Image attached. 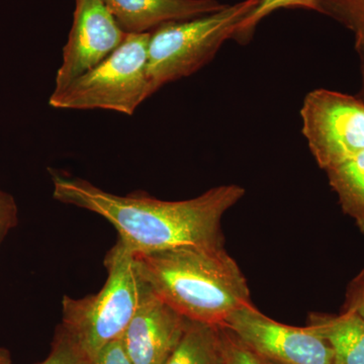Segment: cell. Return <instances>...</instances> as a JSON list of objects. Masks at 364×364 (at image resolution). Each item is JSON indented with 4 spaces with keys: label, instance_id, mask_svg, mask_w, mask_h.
Listing matches in <instances>:
<instances>
[{
    "label": "cell",
    "instance_id": "obj_13",
    "mask_svg": "<svg viewBox=\"0 0 364 364\" xmlns=\"http://www.w3.org/2000/svg\"><path fill=\"white\" fill-rule=\"evenodd\" d=\"M326 173L342 210L364 233V150Z\"/></svg>",
    "mask_w": 364,
    "mask_h": 364
},
{
    "label": "cell",
    "instance_id": "obj_10",
    "mask_svg": "<svg viewBox=\"0 0 364 364\" xmlns=\"http://www.w3.org/2000/svg\"><path fill=\"white\" fill-rule=\"evenodd\" d=\"M127 33H151L170 21H188L221 11L217 0H102Z\"/></svg>",
    "mask_w": 364,
    "mask_h": 364
},
{
    "label": "cell",
    "instance_id": "obj_8",
    "mask_svg": "<svg viewBox=\"0 0 364 364\" xmlns=\"http://www.w3.org/2000/svg\"><path fill=\"white\" fill-rule=\"evenodd\" d=\"M127 35L102 0H76L73 25L54 90H62L102 63L122 45Z\"/></svg>",
    "mask_w": 364,
    "mask_h": 364
},
{
    "label": "cell",
    "instance_id": "obj_21",
    "mask_svg": "<svg viewBox=\"0 0 364 364\" xmlns=\"http://www.w3.org/2000/svg\"><path fill=\"white\" fill-rule=\"evenodd\" d=\"M261 361H262V363H263V364H273V363H268V361L262 360V359H261Z\"/></svg>",
    "mask_w": 364,
    "mask_h": 364
},
{
    "label": "cell",
    "instance_id": "obj_5",
    "mask_svg": "<svg viewBox=\"0 0 364 364\" xmlns=\"http://www.w3.org/2000/svg\"><path fill=\"white\" fill-rule=\"evenodd\" d=\"M151 33H128L102 63L62 90L49 105L61 109H107L132 116L151 97L147 75Z\"/></svg>",
    "mask_w": 364,
    "mask_h": 364
},
{
    "label": "cell",
    "instance_id": "obj_9",
    "mask_svg": "<svg viewBox=\"0 0 364 364\" xmlns=\"http://www.w3.org/2000/svg\"><path fill=\"white\" fill-rule=\"evenodd\" d=\"M188 324V318L151 291L121 339L134 364H164Z\"/></svg>",
    "mask_w": 364,
    "mask_h": 364
},
{
    "label": "cell",
    "instance_id": "obj_15",
    "mask_svg": "<svg viewBox=\"0 0 364 364\" xmlns=\"http://www.w3.org/2000/svg\"><path fill=\"white\" fill-rule=\"evenodd\" d=\"M38 364H93V360L59 325L55 332L49 355Z\"/></svg>",
    "mask_w": 364,
    "mask_h": 364
},
{
    "label": "cell",
    "instance_id": "obj_1",
    "mask_svg": "<svg viewBox=\"0 0 364 364\" xmlns=\"http://www.w3.org/2000/svg\"><path fill=\"white\" fill-rule=\"evenodd\" d=\"M55 200L111 223L133 254L186 246H222V219L245 196L237 184L215 186L191 200H158L144 191L117 196L85 179L49 169Z\"/></svg>",
    "mask_w": 364,
    "mask_h": 364
},
{
    "label": "cell",
    "instance_id": "obj_2",
    "mask_svg": "<svg viewBox=\"0 0 364 364\" xmlns=\"http://www.w3.org/2000/svg\"><path fill=\"white\" fill-rule=\"evenodd\" d=\"M151 291L193 322L222 326L252 304L248 282L225 246H186L136 254Z\"/></svg>",
    "mask_w": 364,
    "mask_h": 364
},
{
    "label": "cell",
    "instance_id": "obj_4",
    "mask_svg": "<svg viewBox=\"0 0 364 364\" xmlns=\"http://www.w3.org/2000/svg\"><path fill=\"white\" fill-rule=\"evenodd\" d=\"M260 0H242L193 20L170 21L151 32L147 75L151 95L208 64Z\"/></svg>",
    "mask_w": 364,
    "mask_h": 364
},
{
    "label": "cell",
    "instance_id": "obj_14",
    "mask_svg": "<svg viewBox=\"0 0 364 364\" xmlns=\"http://www.w3.org/2000/svg\"><path fill=\"white\" fill-rule=\"evenodd\" d=\"M305 9L320 14L317 0H260L258 6L239 23L234 39L243 43L250 39L256 26L279 9Z\"/></svg>",
    "mask_w": 364,
    "mask_h": 364
},
{
    "label": "cell",
    "instance_id": "obj_7",
    "mask_svg": "<svg viewBox=\"0 0 364 364\" xmlns=\"http://www.w3.org/2000/svg\"><path fill=\"white\" fill-rule=\"evenodd\" d=\"M223 327L262 360L273 364H332L329 344L311 326L277 322L253 304L235 311Z\"/></svg>",
    "mask_w": 364,
    "mask_h": 364
},
{
    "label": "cell",
    "instance_id": "obj_6",
    "mask_svg": "<svg viewBox=\"0 0 364 364\" xmlns=\"http://www.w3.org/2000/svg\"><path fill=\"white\" fill-rule=\"evenodd\" d=\"M301 133L321 169L334 168L364 150V100L320 88L301 109Z\"/></svg>",
    "mask_w": 364,
    "mask_h": 364
},
{
    "label": "cell",
    "instance_id": "obj_12",
    "mask_svg": "<svg viewBox=\"0 0 364 364\" xmlns=\"http://www.w3.org/2000/svg\"><path fill=\"white\" fill-rule=\"evenodd\" d=\"M164 364H225L219 326L188 320L181 339Z\"/></svg>",
    "mask_w": 364,
    "mask_h": 364
},
{
    "label": "cell",
    "instance_id": "obj_17",
    "mask_svg": "<svg viewBox=\"0 0 364 364\" xmlns=\"http://www.w3.org/2000/svg\"><path fill=\"white\" fill-rule=\"evenodd\" d=\"M18 205L13 196L0 189V245L18 225Z\"/></svg>",
    "mask_w": 364,
    "mask_h": 364
},
{
    "label": "cell",
    "instance_id": "obj_3",
    "mask_svg": "<svg viewBox=\"0 0 364 364\" xmlns=\"http://www.w3.org/2000/svg\"><path fill=\"white\" fill-rule=\"evenodd\" d=\"M107 279L97 294L81 299L64 296L60 326L95 361L105 345L122 338L146 296L151 293L136 264L135 254L122 242L105 258Z\"/></svg>",
    "mask_w": 364,
    "mask_h": 364
},
{
    "label": "cell",
    "instance_id": "obj_11",
    "mask_svg": "<svg viewBox=\"0 0 364 364\" xmlns=\"http://www.w3.org/2000/svg\"><path fill=\"white\" fill-rule=\"evenodd\" d=\"M308 325L329 344L332 364H364V320L358 314L314 313L309 316Z\"/></svg>",
    "mask_w": 364,
    "mask_h": 364
},
{
    "label": "cell",
    "instance_id": "obj_18",
    "mask_svg": "<svg viewBox=\"0 0 364 364\" xmlns=\"http://www.w3.org/2000/svg\"><path fill=\"white\" fill-rule=\"evenodd\" d=\"M342 311H352L364 320V269L352 279L347 286Z\"/></svg>",
    "mask_w": 364,
    "mask_h": 364
},
{
    "label": "cell",
    "instance_id": "obj_19",
    "mask_svg": "<svg viewBox=\"0 0 364 364\" xmlns=\"http://www.w3.org/2000/svg\"><path fill=\"white\" fill-rule=\"evenodd\" d=\"M93 364H134L127 353L122 339L105 345L95 356Z\"/></svg>",
    "mask_w": 364,
    "mask_h": 364
},
{
    "label": "cell",
    "instance_id": "obj_16",
    "mask_svg": "<svg viewBox=\"0 0 364 364\" xmlns=\"http://www.w3.org/2000/svg\"><path fill=\"white\" fill-rule=\"evenodd\" d=\"M219 328L225 364H263L261 359L249 350L233 333L223 326Z\"/></svg>",
    "mask_w": 364,
    "mask_h": 364
},
{
    "label": "cell",
    "instance_id": "obj_20",
    "mask_svg": "<svg viewBox=\"0 0 364 364\" xmlns=\"http://www.w3.org/2000/svg\"><path fill=\"white\" fill-rule=\"evenodd\" d=\"M0 364H13L11 353L4 347H0Z\"/></svg>",
    "mask_w": 364,
    "mask_h": 364
}]
</instances>
